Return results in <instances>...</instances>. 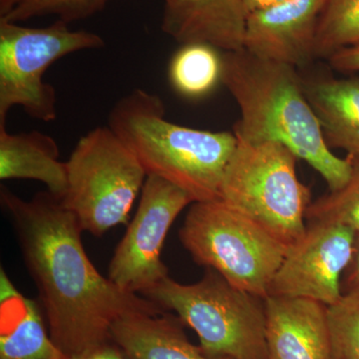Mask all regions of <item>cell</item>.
Instances as JSON below:
<instances>
[{"label": "cell", "mask_w": 359, "mask_h": 359, "mask_svg": "<svg viewBox=\"0 0 359 359\" xmlns=\"http://www.w3.org/2000/svg\"><path fill=\"white\" fill-rule=\"evenodd\" d=\"M0 202L39 290L51 339L66 355L112 340L113 325L124 316L166 311L100 275L85 252L79 222L60 198L42 192L25 201L1 187Z\"/></svg>", "instance_id": "6da1fadb"}, {"label": "cell", "mask_w": 359, "mask_h": 359, "mask_svg": "<svg viewBox=\"0 0 359 359\" xmlns=\"http://www.w3.org/2000/svg\"><path fill=\"white\" fill-rule=\"evenodd\" d=\"M222 55V83L241 111L233 132L238 140L282 144L318 171L330 191L346 185L351 158L341 159L328 147L297 68L257 57L245 48Z\"/></svg>", "instance_id": "7a4b0ae2"}, {"label": "cell", "mask_w": 359, "mask_h": 359, "mask_svg": "<svg viewBox=\"0 0 359 359\" xmlns=\"http://www.w3.org/2000/svg\"><path fill=\"white\" fill-rule=\"evenodd\" d=\"M108 127L134 153L147 176L179 187L193 203L219 199L224 170L238 145L235 133L168 121L162 99L141 88L113 106Z\"/></svg>", "instance_id": "3957f363"}, {"label": "cell", "mask_w": 359, "mask_h": 359, "mask_svg": "<svg viewBox=\"0 0 359 359\" xmlns=\"http://www.w3.org/2000/svg\"><path fill=\"white\" fill-rule=\"evenodd\" d=\"M142 297L178 314L211 358L269 359L264 299L233 287L214 269L193 285L167 276Z\"/></svg>", "instance_id": "277c9868"}, {"label": "cell", "mask_w": 359, "mask_h": 359, "mask_svg": "<svg viewBox=\"0 0 359 359\" xmlns=\"http://www.w3.org/2000/svg\"><path fill=\"white\" fill-rule=\"evenodd\" d=\"M297 159L282 144L238 139L219 187V199L287 249L306 233V210L311 203V190L297 178Z\"/></svg>", "instance_id": "5b68a950"}, {"label": "cell", "mask_w": 359, "mask_h": 359, "mask_svg": "<svg viewBox=\"0 0 359 359\" xmlns=\"http://www.w3.org/2000/svg\"><path fill=\"white\" fill-rule=\"evenodd\" d=\"M180 241L194 261L231 285L261 299L287 254V247L221 199L193 203Z\"/></svg>", "instance_id": "8992f818"}, {"label": "cell", "mask_w": 359, "mask_h": 359, "mask_svg": "<svg viewBox=\"0 0 359 359\" xmlns=\"http://www.w3.org/2000/svg\"><path fill=\"white\" fill-rule=\"evenodd\" d=\"M66 170L62 204L83 231L96 237L128 222L147 178L134 153L108 126L96 127L80 138Z\"/></svg>", "instance_id": "52a82bcc"}, {"label": "cell", "mask_w": 359, "mask_h": 359, "mask_svg": "<svg viewBox=\"0 0 359 359\" xmlns=\"http://www.w3.org/2000/svg\"><path fill=\"white\" fill-rule=\"evenodd\" d=\"M104 45L100 35L71 30L62 20L32 28L0 20V127L6 126L7 114L15 106L33 119L55 120L56 92L44 82L45 72L59 59Z\"/></svg>", "instance_id": "ba28073f"}, {"label": "cell", "mask_w": 359, "mask_h": 359, "mask_svg": "<svg viewBox=\"0 0 359 359\" xmlns=\"http://www.w3.org/2000/svg\"><path fill=\"white\" fill-rule=\"evenodd\" d=\"M190 196L166 180L147 176L140 203L110 262L108 278L129 294H143L168 276L161 252L168 231Z\"/></svg>", "instance_id": "9c48e42d"}, {"label": "cell", "mask_w": 359, "mask_h": 359, "mask_svg": "<svg viewBox=\"0 0 359 359\" xmlns=\"http://www.w3.org/2000/svg\"><path fill=\"white\" fill-rule=\"evenodd\" d=\"M356 237L340 224L308 223L304 235L287 249L269 295L334 306L344 295L342 276L353 259Z\"/></svg>", "instance_id": "30bf717a"}, {"label": "cell", "mask_w": 359, "mask_h": 359, "mask_svg": "<svg viewBox=\"0 0 359 359\" xmlns=\"http://www.w3.org/2000/svg\"><path fill=\"white\" fill-rule=\"evenodd\" d=\"M327 0H285L248 14L245 49L294 68L314 57L318 20Z\"/></svg>", "instance_id": "8fae6325"}, {"label": "cell", "mask_w": 359, "mask_h": 359, "mask_svg": "<svg viewBox=\"0 0 359 359\" xmlns=\"http://www.w3.org/2000/svg\"><path fill=\"white\" fill-rule=\"evenodd\" d=\"M264 301L269 359H334L328 306L311 299L276 295Z\"/></svg>", "instance_id": "7c38bea8"}, {"label": "cell", "mask_w": 359, "mask_h": 359, "mask_svg": "<svg viewBox=\"0 0 359 359\" xmlns=\"http://www.w3.org/2000/svg\"><path fill=\"white\" fill-rule=\"evenodd\" d=\"M162 30L180 44L205 43L222 52L245 48L243 0H163Z\"/></svg>", "instance_id": "4fadbf2b"}, {"label": "cell", "mask_w": 359, "mask_h": 359, "mask_svg": "<svg viewBox=\"0 0 359 359\" xmlns=\"http://www.w3.org/2000/svg\"><path fill=\"white\" fill-rule=\"evenodd\" d=\"M45 328L39 306L0 271V359H66Z\"/></svg>", "instance_id": "5bb4252c"}, {"label": "cell", "mask_w": 359, "mask_h": 359, "mask_svg": "<svg viewBox=\"0 0 359 359\" xmlns=\"http://www.w3.org/2000/svg\"><path fill=\"white\" fill-rule=\"evenodd\" d=\"M173 314L135 313L113 325L112 340L129 359H224L211 358L188 339Z\"/></svg>", "instance_id": "9a60e30c"}, {"label": "cell", "mask_w": 359, "mask_h": 359, "mask_svg": "<svg viewBox=\"0 0 359 359\" xmlns=\"http://www.w3.org/2000/svg\"><path fill=\"white\" fill-rule=\"evenodd\" d=\"M0 179L41 182L62 199L67 189L66 163L59 160L56 141L39 131L11 134L0 127Z\"/></svg>", "instance_id": "2e32d148"}, {"label": "cell", "mask_w": 359, "mask_h": 359, "mask_svg": "<svg viewBox=\"0 0 359 359\" xmlns=\"http://www.w3.org/2000/svg\"><path fill=\"white\" fill-rule=\"evenodd\" d=\"M304 89L328 147L359 158L358 78L313 80L304 82Z\"/></svg>", "instance_id": "e0dca14e"}, {"label": "cell", "mask_w": 359, "mask_h": 359, "mask_svg": "<svg viewBox=\"0 0 359 359\" xmlns=\"http://www.w3.org/2000/svg\"><path fill=\"white\" fill-rule=\"evenodd\" d=\"M222 51L209 44L182 45L169 65V79L173 88L187 98H203L222 82Z\"/></svg>", "instance_id": "ac0fdd59"}, {"label": "cell", "mask_w": 359, "mask_h": 359, "mask_svg": "<svg viewBox=\"0 0 359 359\" xmlns=\"http://www.w3.org/2000/svg\"><path fill=\"white\" fill-rule=\"evenodd\" d=\"M359 42V0H327L318 20L314 57L330 58Z\"/></svg>", "instance_id": "d6986e66"}, {"label": "cell", "mask_w": 359, "mask_h": 359, "mask_svg": "<svg viewBox=\"0 0 359 359\" xmlns=\"http://www.w3.org/2000/svg\"><path fill=\"white\" fill-rule=\"evenodd\" d=\"M349 158L353 170L346 185L311 202L306 219L308 223L340 224L359 235V158Z\"/></svg>", "instance_id": "ffe728a7"}, {"label": "cell", "mask_w": 359, "mask_h": 359, "mask_svg": "<svg viewBox=\"0 0 359 359\" xmlns=\"http://www.w3.org/2000/svg\"><path fill=\"white\" fill-rule=\"evenodd\" d=\"M334 359H359V297L342 295L327 308Z\"/></svg>", "instance_id": "44dd1931"}, {"label": "cell", "mask_w": 359, "mask_h": 359, "mask_svg": "<svg viewBox=\"0 0 359 359\" xmlns=\"http://www.w3.org/2000/svg\"><path fill=\"white\" fill-rule=\"evenodd\" d=\"M109 0H22L6 18L11 22H20L40 16L56 15L69 25L102 11Z\"/></svg>", "instance_id": "7402d4cb"}, {"label": "cell", "mask_w": 359, "mask_h": 359, "mask_svg": "<svg viewBox=\"0 0 359 359\" xmlns=\"http://www.w3.org/2000/svg\"><path fill=\"white\" fill-rule=\"evenodd\" d=\"M328 60L332 67L340 72H359V42L335 52Z\"/></svg>", "instance_id": "603a6c76"}, {"label": "cell", "mask_w": 359, "mask_h": 359, "mask_svg": "<svg viewBox=\"0 0 359 359\" xmlns=\"http://www.w3.org/2000/svg\"><path fill=\"white\" fill-rule=\"evenodd\" d=\"M66 359H129L113 340L104 342L82 353L67 356Z\"/></svg>", "instance_id": "cb8c5ba5"}, {"label": "cell", "mask_w": 359, "mask_h": 359, "mask_svg": "<svg viewBox=\"0 0 359 359\" xmlns=\"http://www.w3.org/2000/svg\"><path fill=\"white\" fill-rule=\"evenodd\" d=\"M342 294L359 297V235L356 237L353 259L342 276Z\"/></svg>", "instance_id": "d4e9b609"}, {"label": "cell", "mask_w": 359, "mask_h": 359, "mask_svg": "<svg viewBox=\"0 0 359 359\" xmlns=\"http://www.w3.org/2000/svg\"><path fill=\"white\" fill-rule=\"evenodd\" d=\"M285 0H243L248 14L261 9L268 8Z\"/></svg>", "instance_id": "484cf974"}, {"label": "cell", "mask_w": 359, "mask_h": 359, "mask_svg": "<svg viewBox=\"0 0 359 359\" xmlns=\"http://www.w3.org/2000/svg\"><path fill=\"white\" fill-rule=\"evenodd\" d=\"M22 0H0V18H6Z\"/></svg>", "instance_id": "4316f807"}]
</instances>
